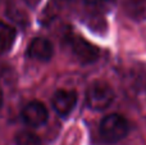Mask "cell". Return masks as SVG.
Segmentation results:
<instances>
[{
    "mask_svg": "<svg viewBox=\"0 0 146 145\" xmlns=\"http://www.w3.org/2000/svg\"><path fill=\"white\" fill-rule=\"evenodd\" d=\"M100 136L108 144H115L127 136L129 131L128 121L121 114H109L100 122Z\"/></svg>",
    "mask_w": 146,
    "mask_h": 145,
    "instance_id": "cell-1",
    "label": "cell"
},
{
    "mask_svg": "<svg viewBox=\"0 0 146 145\" xmlns=\"http://www.w3.org/2000/svg\"><path fill=\"white\" fill-rule=\"evenodd\" d=\"M114 91L106 82L95 81L86 91V104L92 110H104L111 105Z\"/></svg>",
    "mask_w": 146,
    "mask_h": 145,
    "instance_id": "cell-2",
    "label": "cell"
},
{
    "mask_svg": "<svg viewBox=\"0 0 146 145\" xmlns=\"http://www.w3.org/2000/svg\"><path fill=\"white\" fill-rule=\"evenodd\" d=\"M68 44L71 46L72 54L82 64L95 63L100 57V49L83 39L82 36L71 35L68 37Z\"/></svg>",
    "mask_w": 146,
    "mask_h": 145,
    "instance_id": "cell-3",
    "label": "cell"
},
{
    "mask_svg": "<svg viewBox=\"0 0 146 145\" xmlns=\"http://www.w3.org/2000/svg\"><path fill=\"white\" fill-rule=\"evenodd\" d=\"M22 120L30 127H40L44 126L48 122L49 118V113L46 107L42 104L41 102H33L28 103L25 108L22 109Z\"/></svg>",
    "mask_w": 146,
    "mask_h": 145,
    "instance_id": "cell-4",
    "label": "cell"
},
{
    "mask_svg": "<svg viewBox=\"0 0 146 145\" xmlns=\"http://www.w3.org/2000/svg\"><path fill=\"white\" fill-rule=\"evenodd\" d=\"M77 104V94L73 90H58L51 99V105L58 116L68 117Z\"/></svg>",
    "mask_w": 146,
    "mask_h": 145,
    "instance_id": "cell-5",
    "label": "cell"
},
{
    "mask_svg": "<svg viewBox=\"0 0 146 145\" xmlns=\"http://www.w3.org/2000/svg\"><path fill=\"white\" fill-rule=\"evenodd\" d=\"M27 55L33 61L49 62L54 55L53 43L46 37H35L27 49Z\"/></svg>",
    "mask_w": 146,
    "mask_h": 145,
    "instance_id": "cell-6",
    "label": "cell"
},
{
    "mask_svg": "<svg viewBox=\"0 0 146 145\" xmlns=\"http://www.w3.org/2000/svg\"><path fill=\"white\" fill-rule=\"evenodd\" d=\"M17 37V31L10 25L0 21V50L7 51L13 46Z\"/></svg>",
    "mask_w": 146,
    "mask_h": 145,
    "instance_id": "cell-7",
    "label": "cell"
},
{
    "mask_svg": "<svg viewBox=\"0 0 146 145\" xmlns=\"http://www.w3.org/2000/svg\"><path fill=\"white\" fill-rule=\"evenodd\" d=\"M15 145H40L41 140L32 131H21L15 135Z\"/></svg>",
    "mask_w": 146,
    "mask_h": 145,
    "instance_id": "cell-8",
    "label": "cell"
},
{
    "mask_svg": "<svg viewBox=\"0 0 146 145\" xmlns=\"http://www.w3.org/2000/svg\"><path fill=\"white\" fill-rule=\"evenodd\" d=\"M104 1H105V0H85V3L88 5H99Z\"/></svg>",
    "mask_w": 146,
    "mask_h": 145,
    "instance_id": "cell-9",
    "label": "cell"
},
{
    "mask_svg": "<svg viewBox=\"0 0 146 145\" xmlns=\"http://www.w3.org/2000/svg\"><path fill=\"white\" fill-rule=\"evenodd\" d=\"M1 105H3V91L0 89V108H1Z\"/></svg>",
    "mask_w": 146,
    "mask_h": 145,
    "instance_id": "cell-10",
    "label": "cell"
}]
</instances>
